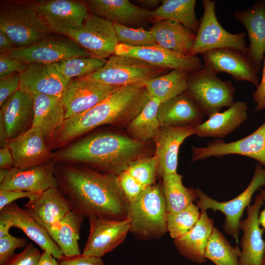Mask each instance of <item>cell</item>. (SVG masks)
I'll return each instance as SVG.
<instances>
[{"label": "cell", "instance_id": "f6af8a7d", "mask_svg": "<svg viewBox=\"0 0 265 265\" xmlns=\"http://www.w3.org/2000/svg\"><path fill=\"white\" fill-rule=\"evenodd\" d=\"M41 254L39 250L30 243L22 252L14 254L2 265H37Z\"/></svg>", "mask_w": 265, "mask_h": 265}, {"label": "cell", "instance_id": "9f6ffc18", "mask_svg": "<svg viewBox=\"0 0 265 265\" xmlns=\"http://www.w3.org/2000/svg\"><path fill=\"white\" fill-rule=\"evenodd\" d=\"M11 227H12L9 221L0 219V238L9 234V229Z\"/></svg>", "mask_w": 265, "mask_h": 265}, {"label": "cell", "instance_id": "44dd1931", "mask_svg": "<svg viewBox=\"0 0 265 265\" xmlns=\"http://www.w3.org/2000/svg\"><path fill=\"white\" fill-rule=\"evenodd\" d=\"M56 161L53 159L46 163L26 169L15 167L9 170L0 190H21L41 193L58 187L54 175Z\"/></svg>", "mask_w": 265, "mask_h": 265}, {"label": "cell", "instance_id": "60d3db41", "mask_svg": "<svg viewBox=\"0 0 265 265\" xmlns=\"http://www.w3.org/2000/svg\"><path fill=\"white\" fill-rule=\"evenodd\" d=\"M113 24L120 44L135 47L158 45L150 30Z\"/></svg>", "mask_w": 265, "mask_h": 265}, {"label": "cell", "instance_id": "7402d4cb", "mask_svg": "<svg viewBox=\"0 0 265 265\" xmlns=\"http://www.w3.org/2000/svg\"><path fill=\"white\" fill-rule=\"evenodd\" d=\"M233 15L247 31L249 40L247 56L259 73L265 53V1L257 2L247 9L236 10Z\"/></svg>", "mask_w": 265, "mask_h": 265}, {"label": "cell", "instance_id": "7c38bea8", "mask_svg": "<svg viewBox=\"0 0 265 265\" xmlns=\"http://www.w3.org/2000/svg\"><path fill=\"white\" fill-rule=\"evenodd\" d=\"M192 160L210 157L239 155L256 159L265 167V121L249 135L238 140L225 142L215 139L206 146L192 147Z\"/></svg>", "mask_w": 265, "mask_h": 265}, {"label": "cell", "instance_id": "c3c4849f", "mask_svg": "<svg viewBox=\"0 0 265 265\" xmlns=\"http://www.w3.org/2000/svg\"><path fill=\"white\" fill-rule=\"evenodd\" d=\"M57 265H105L101 257L87 256L83 253L57 260Z\"/></svg>", "mask_w": 265, "mask_h": 265}, {"label": "cell", "instance_id": "9c48e42d", "mask_svg": "<svg viewBox=\"0 0 265 265\" xmlns=\"http://www.w3.org/2000/svg\"><path fill=\"white\" fill-rule=\"evenodd\" d=\"M214 0H203V15L195 34L190 56H197L205 52L220 48H233L247 55L244 32L232 33L219 23L215 14Z\"/></svg>", "mask_w": 265, "mask_h": 265}, {"label": "cell", "instance_id": "680465c9", "mask_svg": "<svg viewBox=\"0 0 265 265\" xmlns=\"http://www.w3.org/2000/svg\"><path fill=\"white\" fill-rule=\"evenodd\" d=\"M260 190L265 204V189H260ZM259 220L261 226L265 230V207L264 209L260 212Z\"/></svg>", "mask_w": 265, "mask_h": 265}, {"label": "cell", "instance_id": "6da1fadb", "mask_svg": "<svg viewBox=\"0 0 265 265\" xmlns=\"http://www.w3.org/2000/svg\"><path fill=\"white\" fill-rule=\"evenodd\" d=\"M54 175L74 213L88 218L127 219L129 203L119 186L117 175L67 165L55 167Z\"/></svg>", "mask_w": 265, "mask_h": 265}, {"label": "cell", "instance_id": "cb8c5ba5", "mask_svg": "<svg viewBox=\"0 0 265 265\" xmlns=\"http://www.w3.org/2000/svg\"><path fill=\"white\" fill-rule=\"evenodd\" d=\"M0 219L10 222L12 227L18 228L44 251L50 253L57 260L64 255L47 230L39 224L26 209L12 202L0 211Z\"/></svg>", "mask_w": 265, "mask_h": 265}, {"label": "cell", "instance_id": "603a6c76", "mask_svg": "<svg viewBox=\"0 0 265 265\" xmlns=\"http://www.w3.org/2000/svg\"><path fill=\"white\" fill-rule=\"evenodd\" d=\"M24 207L48 233L71 211L67 199L58 187L43 191L29 199Z\"/></svg>", "mask_w": 265, "mask_h": 265}, {"label": "cell", "instance_id": "ee69618b", "mask_svg": "<svg viewBox=\"0 0 265 265\" xmlns=\"http://www.w3.org/2000/svg\"><path fill=\"white\" fill-rule=\"evenodd\" d=\"M27 240L14 237L10 234L0 238V265H2L14 254L17 248L26 247Z\"/></svg>", "mask_w": 265, "mask_h": 265}, {"label": "cell", "instance_id": "11a10c76", "mask_svg": "<svg viewBox=\"0 0 265 265\" xmlns=\"http://www.w3.org/2000/svg\"><path fill=\"white\" fill-rule=\"evenodd\" d=\"M8 139L5 129L2 120L0 118V147L2 148L8 145Z\"/></svg>", "mask_w": 265, "mask_h": 265}, {"label": "cell", "instance_id": "1f68e13d", "mask_svg": "<svg viewBox=\"0 0 265 265\" xmlns=\"http://www.w3.org/2000/svg\"><path fill=\"white\" fill-rule=\"evenodd\" d=\"M200 212V218L193 228L174 241L181 255L198 264L206 261L205 250L214 227L213 221L208 216L206 211Z\"/></svg>", "mask_w": 265, "mask_h": 265}, {"label": "cell", "instance_id": "f1b7e54d", "mask_svg": "<svg viewBox=\"0 0 265 265\" xmlns=\"http://www.w3.org/2000/svg\"><path fill=\"white\" fill-rule=\"evenodd\" d=\"M31 94L33 106L31 127L41 131L45 137L54 138L65 120L61 98L36 93Z\"/></svg>", "mask_w": 265, "mask_h": 265}, {"label": "cell", "instance_id": "3957f363", "mask_svg": "<svg viewBox=\"0 0 265 265\" xmlns=\"http://www.w3.org/2000/svg\"><path fill=\"white\" fill-rule=\"evenodd\" d=\"M142 141L127 136L103 133L84 138L54 153L53 159L68 163H84L104 173L118 175L137 159Z\"/></svg>", "mask_w": 265, "mask_h": 265}, {"label": "cell", "instance_id": "74e56055", "mask_svg": "<svg viewBox=\"0 0 265 265\" xmlns=\"http://www.w3.org/2000/svg\"><path fill=\"white\" fill-rule=\"evenodd\" d=\"M240 253L238 246H232L222 233L214 227L205 248L206 259L215 265H238Z\"/></svg>", "mask_w": 265, "mask_h": 265}, {"label": "cell", "instance_id": "484cf974", "mask_svg": "<svg viewBox=\"0 0 265 265\" xmlns=\"http://www.w3.org/2000/svg\"><path fill=\"white\" fill-rule=\"evenodd\" d=\"M84 2L91 14L113 23L130 26L144 24L151 19V11L136 6L129 0H88Z\"/></svg>", "mask_w": 265, "mask_h": 265}, {"label": "cell", "instance_id": "52a82bcc", "mask_svg": "<svg viewBox=\"0 0 265 265\" xmlns=\"http://www.w3.org/2000/svg\"><path fill=\"white\" fill-rule=\"evenodd\" d=\"M265 186V168L257 163L253 177L246 188L235 198L226 202H218L209 197L200 188L195 189L197 206L201 211L211 209L218 211L225 216L223 229L238 243L240 218L244 210L250 205L255 192Z\"/></svg>", "mask_w": 265, "mask_h": 265}, {"label": "cell", "instance_id": "7bdbcfd3", "mask_svg": "<svg viewBox=\"0 0 265 265\" xmlns=\"http://www.w3.org/2000/svg\"><path fill=\"white\" fill-rule=\"evenodd\" d=\"M117 179L120 189L128 203L134 200L146 188L126 171L117 175Z\"/></svg>", "mask_w": 265, "mask_h": 265}, {"label": "cell", "instance_id": "f907efd6", "mask_svg": "<svg viewBox=\"0 0 265 265\" xmlns=\"http://www.w3.org/2000/svg\"><path fill=\"white\" fill-rule=\"evenodd\" d=\"M262 75L261 81L252 94L253 101L256 104L255 111L265 109V56L263 62Z\"/></svg>", "mask_w": 265, "mask_h": 265}, {"label": "cell", "instance_id": "ab89813d", "mask_svg": "<svg viewBox=\"0 0 265 265\" xmlns=\"http://www.w3.org/2000/svg\"><path fill=\"white\" fill-rule=\"evenodd\" d=\"M199 209L192 203L180 212L167 213V230L173 238L183 236L193 228L200 216Z\"/></svg>", "mask_w": 265, "mask_h": 265}, {"label": "cell", "instance_id": "db71d44e", "mask_svg": "<svg viewBox=\"0 0 265 265\" xmlns=\"http://www.w3.org/2000/svg\"><path fill=\"white\" fill-rule=\"evenodd\" d=\"M37 265H57V261L50 253L43 251L40 256Z\"/></svg>", "mask_w": 265, "mask_h": 265}, {"label": "cell", "instance_id": "d6a6232c", "mask_svg": "<svg viewBox=\"0 0 265 265\" xmlns=\"http://www.w3.org/2000/svg\"><path fill=\"white\" fill-rule=\"evenodd\" d=\"M195 0H163L151 11V21L171 20L178 22L196 34L200 21L195 12Z\"/></svg>", "mask_w": 265, "mask_h": 265}, {"label": "cell", "instance_id": "ba28073f", "mask_svg": "<svg viewBox=\"0 0 265 265\" xmlns=\"http://www.w3.org/2000/svg\"><path fill=\"white\" fill-rule=\"evenodd\" d=\"M168 70L132 57L112 55L100 69L86 77L107 85L121 87L145 82Z\"/></svg>", "mask_w": 265, "mask_h": 265}, {"label": "cell", "instance_id": "9a60e30c", "mask_svg": "<svg viewBox=\"0 0 265 265\" xmlns=\"http://www.w3.org/2000/svg\"><path fill=\"white\" fill-rule=\"evenodd\" d=\"M114 54L137 58L153 66L167 70L190 73L203 67V63L198 56L180 54L159 45L135 47L119 43L116 47Z\"/></svg>", "mask_w": 265, "mask_h": 265}, {"label": "cell", "instance_id": "277c9868", "mask_svg": "<svg viewBox=\"0 0 265 265\" xmlns=\"http://www.w3.org/2000/svg\"><path fill=\"white\" fill-rule=\"evenodd\" d=\"M0 31L16 48L36 43L52 34L47 23L33 2H1Z\"/></svg>", "mask_w": 265, "mask_h": 265}, {"label": "cell", "instance_id": "7dc6e473", "mask_svg": "<svg viewBox=\"0 0 265 265\" xmlns=\"http://www.w3.org/2000/svg\"><path fill=\"white\" fill-rule=\"evenodd\" d=\"M28 64L10 57L8 54H0V79L22 72Z\"/></svg>", "mask_w": 265, "mask_h": 265}, {"label": "cell", "instance_id": "e0dca14e", "mask_svg": "<svg viewBox=\"0 0 265 265\" xmlns=\"http://www.w3.org/2000/svg\"><path fill=\"white\" fill-rule=\"evenodd\" d=\"M203 67L217 74L224 72L230 75L236 81H246L256 86L259 81L258 72L241 51L233 48H220L201 54Z\"/></svg>", "mask_w": 265, "mask_h": 265}, {"label": "cell", "instance_id": "836d02e7", "mask_svg": "<svg viewBox=\"0 0 265 265\" xmlns=\"http://www.w3.org/2000/svg\"><path fill=\"white\" fill-rule=\"evenodd\" d=\"M83 218L71 211L48 232L64 256L81 254L78 239Z\"/></svg>", "mask_w": 265, "mask_h": 265}, {"label": "cell", "instance_id": "8fae6325", "mask_svg": "<svg viewBox=\"0 0 265 265\" xmlns=\"http://www.w3.org/2000/svg\"><path fill=\"white\" fill-rule=\"evenodd\" d=\"M65 36L93 56L104 59L114 55L119 44L113 23L91 14L81 27Z\"/></svg>", "mask_w": 265, "mask_h": 265}, {"label": "cell", "instance_id": "30bf717a", "mask_svg": "<svg viewBox=\"0 0 265 265\" xmlns=\"http://www.w3.org/2000/svg\"><path fill=\"white\" fill-rule=\"evenodd\" d=\"M8 54L26 64L55 63L75 57L93 56L69 37L52 34L31 45L16 48Z\"/></svg>", "mask_w": 265, "mask_h": 265}, {"label": "cell", "instance_id": "d6986e66", "mask_svg": "<svg viewBox=\"0 0 265 265\" xmlns=\"http://www.w3.org/2000/svg\"><path fill=\"white\" fill-rule=\"evenodd\" d=\"M69 82L55 63H34L21 73L20 89L61 98Z\"/></svg>", "mask_w": 265, "mask_h": 265}, {"label": "cell", "instance_id": "e575fe53", "mask_svg": "<svg viewBox=\"0 0 265 265\" xmlns=\"http://www.w3.org/2000/svg\"><path fill=\"white\" fill-rule=\"evenodd\" d=\"M188 72L173 70L144 82L151 97L165 102L186 91Z\"/></svg>", "mask_w": 265, "mask_h": 265}, {"label": "cell", "instance_id": "ac0fdd59", "mask_svg": "<svg viewBox=\"0 0 265 265\" xmlns=\"http://www.w3.org/2000/svg\"><path fill=\"white\" fill-rule=\"evenodd\" d=\"M89 234L82 253L101 257L111 252L124 240L130 229V220L90 217Z\"/></svg>", "mask_w": 265, "mask_h": 265}, {"label": "cell", "instance_id": "816d5d0a", "mask_svg": "<svg viewBox=\"0 0 265 265\" xmlns=\"http://www.w3.org/2000/svg\"><path fill=\"white\" fill-rule=\"evenodd\" d=\"M14 166L13 156L8 146L1 148L0 149V168L10 169Z\"/></svg>", "mask_w": 265, "mask_h": 265}, {"label": "cell", "instance_id": "91938a15", "mask_svg": "<svg viewBox=\"0 0 265 265\" xmlns=\"http://www.w3.org/2000/svg\"><path fill=\"white\" fill-rule=\"evenodd\" d=\"M9 169H0V184L1 183L6 177Z\"/></svg>", "mask_w": 265, "mask_h": 265}, {"label": "cell", "instance_id": "5b68a950", "mask_svg": "<svg viewBox=\"0 0 265 265\" xmlns=\"http://www.w3.org/2000/svg\"><path fill=\"white\" fill-rule=\"evenodd\" d=\"M167 213L162 185L149 186L129 203L130 231L140 239L160 238L168 231Z\"/></svg>", "mask_w": 265, "mask_h": 265}, {"label": "cell", "instance_id": "4316f807", "mask_svg": "<svg viewBox=\"0 0 265 265\" xmlns=\"http://www.w3.org/2000/svg\"><path fill=\"white\" fill-rule=\"evenodd\" d=\"M195 134L192 126L161 127L155 138L156 154L158 162L159 173L165 174L177 172L179 148L185 140Z\"/></svg>", "mask_w": 265, "mask_h": 265}, {"label": "cell", "instance_id": "8d00e7d4", "mask_svg": "<svg viewBox=\"0 0 265 265\" xmlns=\"http://www.w3.org/2000/svg\"><path fill=\"white\" fill-rule=\"evenodd\" d=\"M161 102L151 97L141 111L131 121L128 130L134 139L139 141L155 139L158 134L160 125L158 112Z\"/></svg>", "mask_w": 265, "mask_h": 265}, {"label": "cell", "instance_id": "f35d334b", "mask_svg": "<svg viewBox=\"0 0 265 265\" xmlns=\"http://www.w3.org/2000/svg\"><path fill=\"white\" fill-rule=\"evenodd\" d=\"M106 60L93 56L75 57L55 64L63 76L70 81L92 74L102 67Z\"/></svg>", "mask_w": 265, "mask_h": 265}, {"label": "cell", "instance_id": "83f0119b", "mask_svg": "<svg viewBox=\"0 0 265 265\" xmlns=\"http://www.w3.org/2000/svg\"><path fill=\"white\" fill-rule=\"evenodd\" d=\"M205 115L186 91L161 103L158 112L160 127L192 126L202 123Z\"/></svg>", "mask_w": 265, "mask_h": 265}, {"label": "cell", "instance_id": "ffe728a7", "mask_svg": "<svg viewBox=\"0 0 265 265\" xmlns=\"http://www.w3.org/2000/svg\"><path fill=\"white\" fill-rule=\"evenodd\" d=\"M45 138L41 131L31 127L10 140L7 146L13 156L14 167L26 169L53 159L54 153L46 146Z\"/></svg>", "mask_w": 265, "mask_h": 265}, {"label": "cell", "instance_id": "2e32d148", "mask_svg": "<svg viewBox=\"0 0 265 265\" xmlns=\"http://www.w3.org/2000/svg\"><path fill=\"white\" fill-rule=\"evenodd\" d=\"M264 204L260 193L256 195L254 203L246 208L247 217L240 220V229L243 235L240 241L238 265H265V241L263 237L265 229L261 228L259 220L260 210Z\"/></svg>", "mask_w": 265, "mask_h": 265}, {"label": "cell", "instance_id": "bcb514c9", "mask_svg": "<svg viewBox=\"0 0 265 265\" xmlns=\"http://www.w3.org/2000/svg\"><path fill=\"white\" fill-rule=\"evenodd\" d=\"M21 73H16L0 79V106L20 89Z\"/></svg>", "mask_w": 265, "mask_h": 265}, {"label": "cell", "instance_id": "f5cc1de1", "mask_svg": "<svg viewBox=\"0 0 265 265\" xmlns=\"http://www.w3.org/2000/svg\"><path fill=\"white\" fill-rule=\"evenodd\" d=\"M16 47L2 32L0 31V53L8 54Z\"/></svg>", "mask_w": 265, "mask_h": 265}, {"label": "cell", "instance_id": "d4e9b609", "mask_svg": "<svg viewBox=\"0 0 265 265\" xmlns=\"http://www.w3.org/2000/svg\"><path fill=\"white\" fill-rule=\"evenodd\" d=\"M0 118L9 141L30 129L33 118L31 94L19 89L1 107Z\"/></svg>", "mask_w": 265, "mask_h": 265}, {"label": "cell", "instance_id": "f546056e", "mask_svg": "<svg viewBox=\"0 0 265 265\" xmlns=\"http://www.w3.org/2000/svg\"><path fill=\"white\" fill-rule=\"evenodd\" d=\"M248 109L245 102H235L224 111L212 114L194 127L195 134L200 137L224 138L247 120Z\"/></svg>", "mask_w": 265, "mask_h": 265}, {"label": "cell", "instance_id": "d590c367", "mask_svg": "<svg viewBox=\"0 0 265 265\" xmlns=\"http://www.w3.org/2000/svg\"><path fill=\"white\" fill-rule=\"evenodd\" d=\"M162 188L167 213L180 212L196 201L195 189L187 188L182 182V176L177 172L162 176Z\"/></svg>", "mask_w": 265, "mask_h": 265}, {"label": "cell", "instance_id": "b9f144b4", "mask_svg": "<svg viewBox=\"0 0 265 265\" xmlns=\"http://www.w3.org/2000/svg\"><path fill=\"white\" fill-rule=\"evenodd\" d=\"M145 187L154 185L159 172L158 162L155 156L137 159L132 162L126 170Z\"/></svg>", "mask_w": 265, "mask_h": 265}, {"label": "cell", "instance_id": "8992f818", "mask_svg": "<svg viewBox=\"0 0 265 265\" xmlns=\"http://www.w3.org/2000/svg\"><path fill=\"white\" fill-rule=\"evenodd\" d=\"M186 91L208 117L235 102L232 81L220 79L204 67L188 73Z\"/></svg>", "mask_w": 265, "mask_h": 265}, {"label": "cell", "instance_id": "5bb4252c", "mask_svg": "<svg viewBox=\"0 0 265 265\" xmlns=\"http://www.w3.org/2000/svg\"><path fill=\"white\" fill-rule=\"evenodd\" d=\"M119 88L86 77L71 80L61 97L65 119L90 109Z\"/></svg>", "mask_w": 265, "mask_h": 265}, {"label": "cell", "instance_id": "4dcf8cb0", "mask_svg": "<svg viewBox=\"0 0 265 265\" xmlns=\"http://www.w3.org/2000/svg\"><path fill=\"white\" fill-rule=\"evenodd\" d=\"M150 30L158 45L180 54L190 56L195 33L180 23L171 20L157 21Z\"/></svg>", "mask_w": 265, "mask_h": 265}, {"label": "cell", "instance_id": "4fadbf2b", "mask_svg": "<svg viewBox=\"0 0 265 265\" xmlns=\"http://www.w3.org/2000/svg\"><path fill=\"white\" fill-rule=\"evenodd\" d=\"M33 3L51 32L61 35L81 27L89 15L84 1L51 0Z\"/></svg>", "mask_w": 265, "mask_h": 265}, {"label": "cell", "instance_id": "7a4b0ae2", "mask_svg": "<svg viewBox=\"0 0 265 265\" xmlns=\"http://www.w3.org/2000/svg\"><path fill=\"white\" fill-rule=\"evenodd\" d=\"M150 98L144 82L120 87L90 109L66 119L54 139L62 145L98 126L132 120Z\"/></svg>", "mask_w": 265, "mask_h": 265}, {"label": "cell", "instance_id": "6f0895ef", "mask_svg": "<svg viewBox=\"0 0 265 265\" xmlns=\"http://www.w3.org/2000/svg\"><path fill=\"white\" fill-rule=\"evenodd\" d=\"M138 1L143 6L149 8H155L156 7L157 8L159 6V4L161 1L159 0H141Z\"/></svg>", "mask_w": 265, "mask_h": 265}, {"label": "cell", "instance_id": "94428289", "mask_svg": "<svg viewBox=\"0 0 265 265\" xmlns=\"http://www.w3.org/2000/svg\"></svg>", "mask_w": 265, "mask_h": 265}, {"label": "cell", "instance_id": "681fc988", "mask_svg": "<svg viewBox=\"0 0 265 265\" xmlns=\"http://www.w3.org/2000/svg\"><path fill=\"white\" fill-rule=\"evenodd\" d=\"M40 193L21 190H0V211L16 200L23 198L31 199L37 196Z\"/></svg>", "mask_w": 265, "mask_h": 265}]
</instances>
